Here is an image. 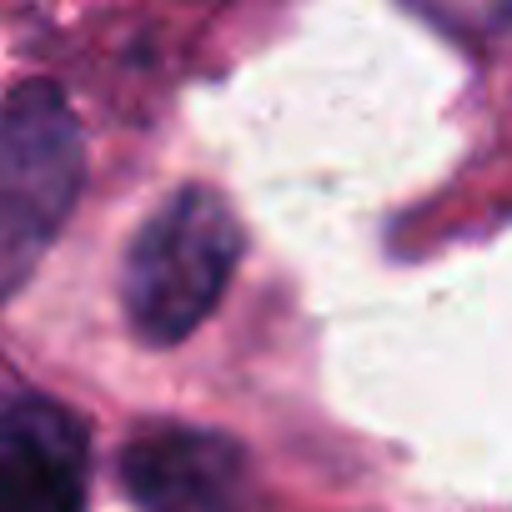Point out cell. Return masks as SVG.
Returning a JSON list of instances; mask_svg holds the SVG:
<instances>
[{
    "label": "cell",
    "instance_id": "cell-1",
    "mask_svg": "<svg viewBox=\"0 0 512 512\" xmlns=\"http://www.w3.org/2000/svg\"><path fill=\"white\" fill-rule=\"evenodd\" d=\"M241 221L211 186L171 191L131 236L121 262V307L146 347H176L221 302L241 262Z\"/></svg>",
    "mask_w": 512,
    "mask_h": 512
},
{
    "label": "cell",
    "instance_id": "cell-2",
    "mask_svg": "<svg viewBox=\"0 0 512 512\" xmlns=\"http://www.w3.org/2000/svg\"><path fill=\"white\" fill-rule=\"evenodd\" d=\"M86 181V136L51 81H21L0 121V277L11 292L61 236Z\"/></svg>",
    "mask_w": 512,
    "mask_h": 512
},
{
    "label": "cell",
    "instance_id": "cell-3",
    "mask_svg": "<svg viewBox=\"0 0 512 512\" xmlns=\"http://www.w3.org/2000/svg\"><path fill=\"white\" fill-rule=\"evenodd\" d=\"M121 482L141 512H246L251 502L246 452L186 422L136 432L121 452Z\"/></svg>",
    "mask_w": 512,
    "mask_h": 512
},
{
    "label": "cell",
    "instance_id": "cell-4",
    "mask_svg": "<svg viewBox=\"0 0 512 512\" xmlns=\"http://www.w3.org/2000/svg\"><path fill=\"white\" fill-rule=\"evenodd\" d=\"M91 437L56 397L26 392L0 422V512H86Z\"/></svg>",
    "mask_w": 512,
    "mask_h": 512
},
{
    "label": "cell",
    "instance_id": "cell-5",
    "mask_svg": "<svg viewBox=\"0 0 512 512\" xmlns=\"http://www.w3.org/2000/svg\"><path fill=\"white\" fill-rule=\"evenodd\" d=\"M457 46H492L512 31V0H402Z\"/></svg>",
    "mask_w": 512,
    "mask_h": 512
}]
</instances>
